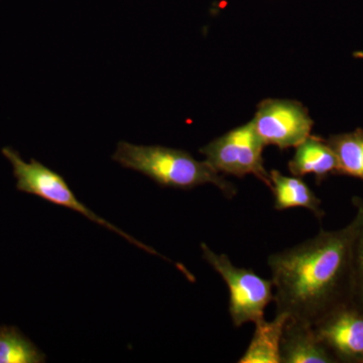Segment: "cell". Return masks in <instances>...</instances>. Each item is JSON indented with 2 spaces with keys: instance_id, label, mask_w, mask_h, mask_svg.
<instances>
[{
  "instance_id": "cell-1",
  "label": "cell",
  "mask_w": 363,
  "mask_h": 363,
  "mask_svg": "<svg viewBox=\"0 0 363 363\" xmlns=\"http://www.w3.org/2000/svg\"><path fill=\"white\" fill-rule=\"evenodd\" d=\"M353 233L352 220L267 257L276 314L285 313L315 326L336 308L351 303Z\"/></svg>"
},
{
  "instance_id": "cell-2",
  "label": "cell",
  "mask_w": 363,
  "mask_h": 363,
  "mask_svg": "<svg viewBox=\"0 0 363 363\" xmlns=\"http://www.w3.org/2000/svg\"><path fill=\"white\" fill-rule=\"evenodd\" d=\"M112 160L124 168L149 177L162 187L191 190L212 184L228 199L238 193L235 186L206 161H197L185 150L119 142Z\"/></svg>"
},
{
  "instance_id": "cell-3",
  "label": "cell",
  "mask_w": 363,
  "mask_h": 363,
  "mask_svg": "<svg viewBox=\"0 0 363 363\" xmlns=\"http://www.w3.org/2000/svg\"><path fill=\"white\" fill-rule=\"evenodd\" d=\"M2 154L13 166V175L16 179V189L18 191L38 196L52 204L74 210V211L82 214L86 218L90 219L91 221L119 234L135 247L142 248L150 255H160L162 259L168 260L156 252L154 248L143 245L130 234L124 233L118 227L114 226L111 222L105 220L94 212L91 211L85 204L79 201L78 198L67 184L65 179L57 172L52 171L42 162L33 159L30 160V162L23 161L20 154L11 147H4Z\"/></svg>"
},
{
  "instance_id": "cell-4",
  "label": "cell",
  "mask_w": 363,
  "mask_h": 363,
  "mask_svg": "<svg viewBox=\"0 0 363 363\" xmlns=\"http://www.w3.org/2000/svg\"><path fill=\"white\" fill-rule=\"evenodd\" d=\"M203 259L220 274L229 289V314L234 327L257 323L264 319V310L274 301L272 279H266L252 269L234 266L224 253L214 252L201 243Z\"/></svg>"
},
{
  "instance_id": "cell-5",
  "label": "cell",
  "mask_w": 363,
  "mask_h": 363,
  "mask_svg": "<svg viewBox=\"0 0 363 363\" xmlns=\"http://www.w3.org/2000/svg\"><path fill=\"white\" fill-rule=\"evenodd\" d=\"M264 147L250 121L215 138L199 152L219 174L238 178L252 175L271 189V176L264 168L262 157Z\"/></svg>"
},
{
  "instance_id": "cell-6",
  "label": "cell",
  "mask_w": 363,
  "mask_h": 363,
  "mask_svg": "<svg viewBox=\"0 0 363 363\" xmlns=\"http://www.w3.org/2000/svg\"><path fill=\"white\" fill-rule=\"evenodd\" d=\"M264 145L281 150L296 147L311 135L314 121L308 109L296 100L264 99L252 121Z\"/></svg>"
},
{
  "instance_id": "cell-7",
  "label": "cell",
  "mask_w": 363,
  "mask_h": 363,
  "mask_svg": "<svg viewBox=\"0 0 363 363\" xmlns=\"http://www.w3.org/2000/svg\"><path fill=\"white\" fill-rule=\"evenodd\" d=\"M314 329L337 363H363L362 310L351 303L340 306L322 318Z\"/></svg>"
},
{
  "instance_id": "cell-8",
  "label": "cell",
  "mask_w": 363,
  "mask_h": 363,
  "mask_svg": "<svg viewBox=\"0 0 363 363\" xmlns=\"http://www.w3.org/2000/svg\"><path fill=\"white\" fill-rule=\"evenodd\" d=\"M281 363H337L314 326L289 318L281 341Z\"/></svg>"
},
{
  "instance_id": "cell-9",
  "label": "cell",
  "mask_w": 363,
  "mask_h": 363,
  "mask_svg": "<svg viewBox=\"0 0 363 363\" xmlns=\"http://www.w3.org/2000/svg\"><path fill=\"white\" fill-rule=\"evenodd\" d=\"M288 168L293 176H314L318 184L328 177L338 175L337 159L333 150L326 140L316 135L308 136L296 147Z\"/></svg>"
},
{
  "instance_id": "cell-10",
  "label": "cell",
  "mask_w": 363,
  "mask_h": 363,
  "mask_svg": "<svg viewBox=\"0 0 363 363\" xmlns=\"http://www.w3.org/2000/svg\"><path fill=\"white\" fill-rule=\"evenodd\" d=\"M274 209L284 211L292 208H304L321 220L325 216L322 202L312 189L297 176H286L278 169L269 172Z\"/></svg>"
},
{
  "instance_id": "cell-11",
  "label": "cell",
  "mask_w": 363,
  "mask_h": 363,
  "mask_svg": "<svg viewBox=\"0 0 363 363\" xmlns=\"http://www.w3.org/2000/svg\"><path fill=\"white\" fill-rule=\"evenodd\" d=\"M289 315L276 314L272 321L260 320L245 354L238 363H281V341Z\"/></svg>"
},
{
  "instance_id": "cell-12",
  "label": "cell",
  "mask_w": 363,
  "mask_h": 363,
  "mask_svg": "<svg viewBox=\"0 0 363 363\" xmlns=\"http://www.w3.org/2000/svg\"><path fill=\"white\" fill-rule=\"evenodd\" d=\"M337 159L338 175L363 181V130L337 133L327 138Z\"/></svg>"
},
{
  "instance_id": "cell-13",
  "label": "cell",
  "mask_w": 363,
  "mask_h": 363,
  "mask_svg": "<svg viewBox=\"0 0 363 363\" xmlns=\"http://www.w3.org/2000/svg\"><path fill=\"white\" fill-rule=\"evenodd\" d=\"M45 355L16 327H0V363H40Z\"/></svg>"
},
{
  "instance_id": "cell-14",
  "label": "cell",
  "mask_w": 363,
  "mask_h": 363,
  "mask_svg": "<svg viewBox=\"0 0 363 363\" xmlns=\"http://www.w3.org/2000/svg\"><path fill=\"white\" fill-rule=\"evenodd\" d=\"M355 208L354 233L352 240V289L351 304L363 312V199L353 197Z\"/></svg>"
}]
</instances>
